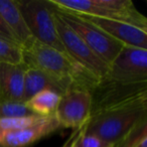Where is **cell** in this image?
<instances>
[{"label": "cell", "mask_w": 147, "mask_h": 147, "mask_svg": "<svg viewBox=\"0 0 147 147\" xmlns=\"http://www.w3.org/2000/svg\"><path fill=\"white\" fill-rule=\"evenodd\" d=\"M145 123H147V97H142L120 107L92 115L86 124V133L116 145Z\"/></svg>", "instance_id": "cell-2"}, {"label": "cell", "mask_w": 147, "mask_h": 147, "mask_svg": "<svg viewBox=\"0 0 147 147\" xmlns=\"http://www.w3.org/2000/svg\"><path fill=\"white\" fill-rule=\"evenodd\" d=\"M0 15L2 16L3 20L8 25L11 31L14 33L21 47L32 38V35L18 7L17 1L0 0Z\"/></svg>", "instance_id": "cell-14"}, {"label": "cell", "mask_w": 147, "mask_h": 147, "mask_svg": "<svg viewBox=\"0 0 147 147\" xmlns=\"http://www.w3.org/2000/svg\"><path fill=\"white\" fill-rule=\"evenodd\" d=\"M34 115L25 102L0 99V118H21Z\"/></svg>", "instance_id": "cell-16"}, {"label": "cell", "mask_w": 147, "mask_h": 147, "mask_svg": "<svg viewBox=\"0 0 147 147\" xmlns=\"http://www.w3.org/2000/svg\"><path fill=\"white\" fill-rule=\"evenodd\" d=\"M53 8L61 20L85 41L97 57H100L108 65L114 61L124 45L109 36L99 27L85 20L79 14L63 10L55 6H53Z\"/></svg>", "instance_id": "cell-4"}, {"label": "cell", "mask_w": 147, "mask_h": 147, "mask_svg": "<svg viewBox=\"0 0 147 147\" xmlns=\"http://www.w3.org/2000/svg\"><path fill=\"white\" fill-rule=\"evenodd\" d=\"M24 63H0V99L22 101L24 92Z\"/></svg>", "instance_id": "cell-12"}, {"label": "cell", "mask_w": 147, "mask_h": 147, "mask_svg": "<svg viewBox=\"0 0 147 147\" xmlns=\"http://www.w3.org/2000/svg\"><path fill=\"white\" fill-rule=\"evenodd\" d=\"M69 89L71 88L65 83L57 80L55 77L51 76L38 69L27 67L24 75L23 102L28 101L35 94L41 92V91L49 90L57 93L61 96Z\"/></svg>", "instance_id": "cell-13"}, {"label": "cell", "mask_w": 147, "mask_h": 147, "mask_svg": "<svg viewBox=\"0 0 147 147\" xmlns=\"http://www.w3.org/2000/svg\"><path fill=\"white\" fill-rule=\"evenodd\" d=\"M86 124H87V123H86ZM86 124H85V125H86ZM85 125L83 127H81V128L75 129V130L73 131V133L71 134V136L67 138V140L63 143V145L61 147H74V144H75V142H76V140H77V138L79 137V135H80L81 132L83 131Z\"/></svg>", "instance_id": "cell-22"}, {"label": "cell", "mask_w": 147, "mask_h": 147, "mask_svg": "<svg viewBox=\"0 0 147 147\" xmlns=\"http://www.w3.org/2000/svg\"><path fill=\"white\" fill-rule=\"evenodd\" d=\"M114 146H115V145H114ZM114 146H113V147H114Z\"/></svg>", "instance_id": "cell-23"}, {"label": "cell", "mask_w": 147, "mask_h": 147, "mask_svg": "<svg viewBox=\"0 0 147 147\" xmlns=\"http://www.w3.org/2000/svg\"><path fill=\"white\" fill-rule=\"evenodd\" d=\"M22 63V49L20 45L0 39V63Z\"/></svg>", "instance_id": "cell-18"}, {"label": "cell", "mask_w": 147, "mask_h": 147, "mask_svg": "<svg viewBox=\"0 0 147 147\" xmlns=\"http://www.w3.org/2000/svg\"><path fill=\"white\" fill-rule=\"evenodd\" d=\"M17 4L32 37L67 55L57 34L49 0H23L17 1Z\"/></svg>", "instance_id": "cell-5"}, {"label": "cell", "mask_w": 147, "mask_h": 147, "mask_svg": "<svg viewBox=\"0 0 147 147\" xmlns=\"http://www.w3.org/2000/svg\"><path fill=\"white\" fill-rule=\"evenodd\" d=\"M91 95L92 116L96 113L120 107L142 97H147V83L121 84L104 78L99 81Z\"/></svg>", "instance_id": "cell-7"}, {"label": "cell", "mask_w": 147, "mask_h": 147, "mask_svg": "<svg viewBox=\"0 0 147 147\" xmlns=\"http://www.w3.org/2000/svg\"><path fill=\"white\" fill-rule=\"evenodd\" d=\"M45 118V117L37 116V115L21 117V118H0V134L27 128L39 123Z\"/></svg>", "instance_id": "cell-17"}, {"label": "cell", "mask_w": 147, "mask_h": 147, "mask_svg": "<svg viewBox=\"0 0 147 147\" xmlns=\"http://www.w3.org/2000/svg\"><path fill=\"white\" fill-rule=\"evenodd\" d=\"M53 6L80 15L114 19L147 30V19L130 0H49Z\"/></svg>", "instance_id": "cell-3"}, {"label": "cell", "mask_w": 147, "mask_h": 147, "mask_svg": "<svg viewBox=\"0 0 147 147\" xmlns=\"http://www.w3.org/2000/svg\"><path fill=\"white\" fill-rule=\"evenodd\" d=\"M105 78L121 84L147 83V49L124 45Z\"/></svg>", "instance_id": "cell-8"}, {"label": "cell", "mask_w": 147, "mask_h": 147, "mask_svg": "<svg viewBox=\"0 0 147 147\" xmlns=\"http://www.w3.org/2000/svg\"><path fill=\"white\" fill-rule=\"evenodd\" d=\"M0 39H3V40L8 41V42L14 43V45H19L18 39L16 38V36L14 35V33L11 31V29L8 27V25L5 23V21L3 20V18H2L1 15H0Z\"/></svg>", "instance_id": "cell-21"}, {"label": "cell", "mask_w": 147, "mask_h": 147, "mask_svg": "<svg viewBox=\"0 0 147 147\" xmlns=\"http://www.w3.org/2000/svg\"><path fill=\"white\" fill-rule=\"evenodd\" d=\"M61 129L55 115H51L27 128L0 134V147H27Z\"/></svg>", "instance_id": "cell-11"}, {"label": "cell", "mask_w": 147, "mask_h": 147, "mask_svg": "<svg viewBox=\"0 0 147 147\" xmlns=\"http://www.w3.org/2000/svg\"><path fill=\"white\" fill-rule=\"evenodd\" d=\"M114 145L109 144L105 141L101 140L97 136L86 133V125L84 129L77 138L74 147H113Z\"/></svg>", "instance_id": "cell-19"}, {"label": "cell", "mask_w": 147, "mask_h": 147, "mask_svg": "<svg viewBox=\"0 0 147 147\" xmlns=\"http://www.w3.org/2000/svg\"><path fill=\"white\" fill-rule=\"evenodd\" d=\"M80 15V14H79ZM85 20L103 30L105 33L127 47L147 49V30L123 21L100 18L88 15H80Z\"/></svg>", "instance_id": "cell-10"}, {"label": "cell", "mask_w": 147, "mask_h": 147, "mask_svg": "<svg viewBox=\"0 0 147 147\" xmlns=\"http://www.w3.org/2000/svg\"><path fill=\"white\" fill-rule=\"evenodd\" d=\"M92 95L84 89L71 88L63 94L55 112L61 129H78L91 118Z\"/></svg>", "instance_id": "cell-9"}, {"label": "cell", "mask_w": 147, "mask_h": 147, "mask_svg": "<svg viewBox=\"0 0 147 147\" xmlns=\"http://www.w3.org/2000/svg\"><path fill=\"white\" fill-rule=\"evenodd\" d=\"M61 95L49 90H45L35 94L32 98L26 101L28 108L37 116L49 117L55 114L59 105Z\"/></svg>", "instance_id": "cell-15"}, {"label": "cell", "mask_w": 147, "mask_h": 147, "mask_svg": "<svg viewBox=\"0 0 147 147\" xmlns=\"http://www.w3.org/2000/svg\"><path fill=\"white\" fill-rule=\"evenodd\" d=\"M126 147H147V123L140 126L128 137Z\"/></svg>", "instance_id": "cell-20"}, {"label": "cell", "mask_w": 147, "mask_h": 147, "mask_svg": "<svg viewBox=\"0 0 147 147\" xmlns=\"http://www.w3.org/2000/svg\"><path fill=\"white\" fill-rule=\"evenodd\" d=\"M21 49L24 65L49 74L65 83L71 89H84L92 92L100 81L67 55L40 42L34 37L29 39Z\"/></svg>", "instance_id": "cell-1"}, {"label": "cell", "mask_w": 147, "mask_h": 147, "mask_svg": "<svg viewBox=\"0 0 147 147\" xmlns=\"http://www.w3.org/2000/svg\"><path fill=\"white\" fill-rule=\"evenodd\" d=\"M51 9H53L57 34L67 55L75 63L87 69L99 80L105 78L108 74L109 65L99 57H97L85 43V41L61 20V17L57 14L53 5Z\"/></svg>", "instance_id": "cell-6"}]
</instances>
